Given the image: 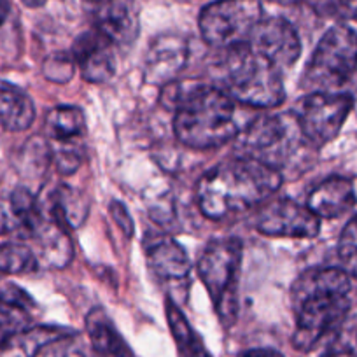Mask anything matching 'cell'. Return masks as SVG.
I'll return each mask as SVG.
<instances>
[{
    "mask_svg": "<svg viewBox=\"0 0 357 357\" xmlns=\"http://www.w3.org/2000/svg\"><path fill=\"white\" fill-rule=\"evenodd\" d=\"M247 46L282 72L294 67L301 56L300 33L287 20L277 16L261 20Z\"/></svg>",
    "mask_w": 357,
    "mask_h": 357,
    "instance_id": "obj_11",
    "label": "cell"
},
{
    "mask_svg": "<svg viewBox=\"0 0 357 357\" xmlns=\"http://www.w3.org/2000/svg\"><path fill=\"white\" fill-rule=\"evenodd\" d=\"M72 58L88 82H107L116 74V46L97 29L88 30L75 39Z\"/></svg>",
    "mask_w": 357,
    "mask_h": 357,
    "instance_id": "obj_12",
    "label": "cell"
},
{
    "mask_svg": "<svg viewBox=\"0 0 357 357\" xmlns=\"http://www.w3.org/2000/svg\"><path fill=\"white\" fill-rule=\"evenodd\" d=\"M9 11H11V8H9L8 0H0V25H4L6 23V20H8L9 16Z\"/></svg>",
    "mask_w": 357,
    "mask_h": 357,
    "instance_id": "obj_33",
    "label": "cell"
},
{
    "mask_svg": "<svg viewBox=\"0 0 357 357\" xmlns=\"http://www.w3.org/2000/svg\"><path fill=\"white\" fill-rule=\"evenodd\" d=\"M336 2L343 18L357 22V0H336Z\"/></svg>",
    "mask_w": 357,
    "mask_h": 357,
    "instance_id": "obj_30",
    "label": "cell"
},
{
    "mask_svg": "<svg viewBox=\"0 0 357 357\" xmlns=\"http://www.w3.org/2000/svg\"><path fill=\"white\" fill-rule=\"evenodd\" d=\"M0 303L15 305V307L26 308V310H32L36 307L30 294H26L15 282H8V280H0Z\"/></svg>",
    "mask_w": 357,
    "mask_h": 357,
    "instance_id": "obj_28",
    "label": "cell"
},
{
    "mask_svg": "<svg viewBox=\"0 0 357 357\" xmlns=\"http://www.w3.org/2000/svg\"><path fill=\"white\" fill-rule=\"evenodd\" d=\"M86 331L95 357H135L104 308L89 310L86 315Z\"/></svg>",
    "mask_w": 357,
    "mask_h": 357,
    "instance_id": "obj_17",
    "label": "cell"
},
{
    "mask_svg": "<svg viewBox=\"0 0 357 357\" xmlns=\"http://www.w3.org/2000/svg\"><path fill=\"white\" fill-rule=\"evenodd\" d=\"M174 105L175 137L186 147L218 149L238 137L235 100L222 88L195 84L177 89Z\"/></svg>",
    "mask_w": 357,
    "mask_h": 357,
    "instance_id": "obj_3",
    "label": "cell"
},
{
    "mask_svg": "<svg viewBox=\"0 0 357 357\" xmlns=\"http://www.w3.org/2000/svg\"><path fill=\"white\" fill-rule=\"evenodd\" d=\"M356 188L347 177H329L310 193L307 207L319 219L342 218L356 205Z\"/></svg>",
    "mask_w": 357,
    "mask_h": 357,
    "instance_id": "obj_16",
    "label": "cell"
},
{
    "mask_svg": "<svg viewBox=\"0 0 357 357\" xmlns=\"http://www.w3.org/2000/svg\"><path fill=\"white\" fill-rule=\"evenodd\" d=\"M39 259L25 243L9 242L0 245V273L4 275H25L37 272Z\"/></svg>",
    "mask_w": 357,
    "mask_h": 357,
    "instance_id": "obj_23",
    "label": "cell"
},
{
    "mask_svg": "<svg viewBox=\"0 0 357 357\" xmlns=\"http://www.w3.org/2000/svg\"><path fill=\"white\" fill-rule=\"evenodd\" d=\"M50 215L63 228H79L88 215V204L79 191L60 186L51 197Z\"/></svg>",
    "mask_w": 357,
    "mask_h": 357,
    "instance_id": "obj_22",
    "label": "cell"
},
{
    "mask_svg": "<svg viewBox=\"0 0 357 357\" xmlns=\"http://www.w3.org/2000/svg\"><path fill=\"white\" fill-rule=\"evenodd\" d=\"M300 140L305 139L294 114L291 118L284 114H268L256 118L243 130L238 146L242 156L261 161L280 172L291 161Z\"/></svg>",
    "mask_w": 357,
    "mask_h": 357,
    "instance_id": "obj_8",
    "label": "cell"
},
{
    "mask_svg": "<svg viewBox=\"0 0 357 357\" xmlns=\"http://www.w3.org/2000/svg\"><path fill=\"white\" fill-rule=\"evenodd\" d=\"M88 2H91V4H98L100 0H88Z\"/></svg>",
    "mask_w": 357,
    "mask_h": 357,
    "instance_id": "obj_35",
    "label": "cell"
},
{
    "mask_svg": "<svg viewBox=\"0 0 357 357\" xmlns=\"http://www.w3.org/2000/svg\"><path fill=\"white\" fill-rule=\"evenodd\" d=\"M254 225L263 235L279 238H314L321 231V219L291 198H277L264 205Z\"/></svg>",
    "mask_w": 357,
    "mask_h": 357,
    "instance_id": "obj_10",
    "label": "cell"
},
{
    "mask_svg": "<svg viewBox=\"0 0 357 357\" xmlns=\"http://www.w3.org/2000/svg\"><path fill=\"white\" fill-rule=\"evenodd\" d=\"M242 357H284L282 354L275 352V350H250V352L243 354Z\"/></svg>",
    "mask_w": 357,
    "mask_h": 357,
    "instance_id": "obj_32",
    "label": "cell"
},
{
    "mask_svg": "<svg viewBox=\"0 0 357 357\" xmlns=\"http://www.w3.org/2000/svg\"><path fill=\"white\" fill-rule=\"evenodd\" d=\"M190 58V46L178 36H160L149 44L144 60V79L154 86L170 84L175 81Z\"/></svg>",
    "mask_w": 357,
    "mask_h": 357,
    "instance_id": "obj_13",
    "label": "cell"
},
{
    "mask_svg": "<svg viewBox=\"0 0 357 357\" xmlns=\"http://www.w3.org/2000/svg\"><path fill=\"white\" fill-rule=\"evenodd\" d=\"M282 186V172L240 156L211 168L197 186L198 207L212 221L247 214Z\"/></svg>",
    "mask_w": 357,
    "mask_h": 357,
    "instance_id": "obj_1",
    "label": "cell"
},
{
    "mask_svg": "<svg viewBox=\"0 0 357 357\" xmlns=\"http://www.w3.org/2000/svg\"><path fill=\"white\" fill-rule=\"evenodd\" d=\"M338 257L350 279L357 280V215H354L338 238Z\"/></svg>",
    "mask_w": 357,
    "mask_h": 357,
    "instance_id": "obj_24",
    "label": "cell"
},
{
    "mask_svg": "<svg viewBox=\"0 0 357 357\" xmlns=\"http://www.w3.org/2000/svg\"><path fill=\"white\" fill-rule=\"evenodd\" d=\"M352 109L349 93L314 91L301 100L294 118L308 146L322 147L338 137Z\"/></svg>",
    "mask_w": 357,
    "mask_h": 357,
    "instance_id": "obj_9",
    "label": "cell"
},
{
    "mask_svg": "<svg viewBox=\"0 0 357 357\" xmlns=\"http://www.w3.org/2000/svg\"><path fill=\"white\" fill-rule=\"evenodd\" d=\"M36 121V105L20 88L0 84V126L8 132H25Z\"/></svg>",
    "mask_w": 357,
    "mask_h": 357,
    "instance_id": "obj_20",
    "label": "cell"
},
{
    "mask_svg": "<svg viewBox=\"0 0 357 357\" xmlns=\"http://www.w3.org/2000/svg\"><path fill=\"white\" fill-rule=\"evenodd\" d=\"M44 357H95V354L77 333L72 331L47 345Z\"/></svg>",
    "mask_w": 357,
    "mask_h": 357,
    "instance_id": "obj_26",
    "label": "cell"
},
{
    "mask_svg": "<svg viewBox=\"0 0 357 357\" xmlns=\"http://www.w3.org/2000/svg\"><path fill=\"white\" fill-rule=\"evenodd\" d=\"M146 257L151 272L165 280H181L190 275L191 259L184 247L172 236H147Z\"/></svg>",
    "mask_w": 357,
    "mask_h": 357,
    "instance_id": "obj_15",
    "label": "cell"
},
{
    "mask_svg": "<svg viewBox=\"0 0 357 357\" xmlns=\"http://www.w3.org/2000/svg\"><path fill=\"white\" fill-rule=\"evenodd\" d=\"M30 326V310L15 305L0 303V347L13 335Z\"/></svg>",
    "mask_w": 357,
    "mask_h": 357,
    "instance_id": "obj_25",
    "label": "cell"
},
{
    "mask_svg": "<svg viewBox=\"0 0 357 357\" xmlns=\"http://www.w3.org/2000/svg\"><path fill=\"white\" fill-rule=\"evenodd\" d=\"M350 277L343 268H314L305 272L291 289L296 328L294 349L310 352L326 335L338 328L350 308Z\"/></svg>",
    "mask_w": 357,
    "mask_h": 357,
    "instance_id": "obj_2",
    "label": "cell"
},
{
    "mask_svg": "<svg viewBox=\"0 0 357 357\" xmlns=\"http://www.w3.org/2000/svg\"><path fill=\"white\" fill-rule=\"evenodd\" d=\"M22 2L26 6V8H40L46 0H22Z\"/></svg>",
    "mask_w": 357,
    "mask_h": 357,
    "instance_id": "obj_34",
    "label": "cell"
},
{
    "mask_svg": "<svg viewBox=\"0 0 357 357\" xmlns=\"http://www.w3.org/2000/svg\"><path fill=\"white\" fill-rule=\"evenodd\" d=\"M95 29L116 47H130L140 32L139 11L133 0H100L95 4Z\"/></svg>",
    "mask_w": 357,
    "mask_h": 357,
    "instance_id": "obj_14",
    "label": "cell"
},
{
    "mask_svg": "<svg viewBox=\"0 0 357 357\" xmlns=\"http://www.w3.org/2000/svg\"><path fill=\"white\" fill-rule=\"evenodd\" d=\"M240 266L242 242L238 238L215 240L198 259V275L225 328H229L238 315Z\"/></svg>",
    "mask_w": 357,
    "mask_h": 357,
    "instance_id": "obj_5",
    "label": "cell"
},
{
    "mask_svg": "<svg viewBox=\"0 0 357 357\" xmlns=\"http://www.w3.org/2000/svg\"><path fill=\"white\" fill-rule=\"evenodd\" d=\"M225 91L235 102L256 109H275L286 100L284 72L254 53L247 44L226 51Z\"/></svg>",
    "mask_w": 357,
    "mask_h": 357,
    "instance_id": "obj_4",
    "label": "cell"
},
{
    "mask_svg": "<svg viewBox=\"0 0 357 357\" xmlns=\"http://www.w3.org/2000/svg\"><path fill=\"white\" fill-rule=\"evenodd\" d=\"M43 72L51 82H60V84H63V82L70 81L72 75H74L75 61L72 58V54H53V56H50L46 60Z\"/></svg>",
    "mask_w": 357,
    "mask_h": 357,
    "instance_id": "obj_27",
    "label": "cell"
},
{
    "mask_svg": "<svg viewBox=\"0 0 357 357\" xmlns=\"http://www.w3.org/2000/svg\"><path fill=\"white\" fill-rule=\"evenodd\" d=\"M165 312H167V321L170 326L172 336H174L175 345H177L178 357H211L198 333L191 328L188 319L184 317L181 308L174 301L167 300Z\"/></svg>",
    "mask_w": 357,
    "mask_h": 357,
    "instance_id": "obj_21",
    "label": "cell"
},
{
    "mask_svg": "<svg viewBox=\"0 0 357 357\" xmlns=\"http://www.w3.org/2000/svg\"><path fill=\"white\" fill-rule=\"evenodd\" d=\"M324 357H357V354L354 350L347 349V347H340V349L329 350Z\"/></svg>",
    "mask_w": 357,
    "mask_h": 357,
    "instance_id": "obj_31",
    "label": "cell"
},
{
    "mask_svg": "<svg viewBox=\"0 0 357 357\" xmlns=\"http://www.w3.org/2000/svg\"><path fill=\"white\" fill-rule=\"evenodd\" d=\"M109 212H111L112 219L116 221V225L119 226V228L123 229V233H125L126 236H132L133 235V221L132 218H130L128 211H126L125 205L121 204V202H112L111 207H109Z\"/></svg>",
    "mask_w": 357,
    "mask_h": 357,
    "instance_id": "obj_29",
    "label": "cell"
},
{
    "mask_svg": "<svg viewBox=\"0 0 357 357\" xmlns=\"http://www.w3.org/2000/svg\"><path fill=\"white\" fill-rule=\"evenodd\" d=\"M72 333L58 326H33L13 335L0 347V357H37L47 345Z\"/></svg>",
    "mask_w": 357,
    "mask_h": 357,
    "instance_id": "obj_18",
    "label": "cell"
},
{
    "mask_svg": "<svg viewBox=\"0 0 357 357\" xmlns=\"http://www.w3.org/2000/svg\"><path fill=\"white\" fill-rule=\"evenodd\" d=\"M44 132L47 139L53 140L56 147L77 146L86 135L84 112L74 105H60L47 112Z\"/></svg>",
    "mask_w": 357,
    "mask_h": 357,
    "instance_id": "obj_19",
    "label": "cell"
},
{
    "mask_svg": "<svg viewBox=\"0 0 357 357\" xmlns=\"http://www.w3.org/2000/svg\"><path fill=\"white\" fill-rule=\"evenodd\" d=\"M261 20L263 6L259 0H215L204 8L198 26L208 46L229 51L249 43Z\"/></svg>",
    "mask_w": 357,
    "mask_h": 357,
    "instance_id": "obj_7",
    "label": "cell"
},
{
    "mask_svg": "<svg viewBox=\"0 0 357 357\" xmlns=\"http://www.w3.org/2000/svg\"><path fill=\"white\" fill-rule=\"evenodd\" d=\"M357 68V33L347 25H335L315 46L301 86L308 91H329L345 84Z\"/></svg>",
    "mask_w": 357,
    "mask_h": 357,
    "instance_id": "obj_6",
    "label": "cell"
}]
</instances>
